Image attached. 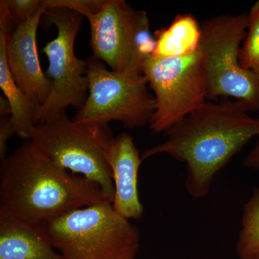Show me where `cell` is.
Instances as JSON below:
<instances>
[{"instance_id": "obj_1", "label": "cell", "mask_w": 259, "mask_h": 259, "mask_svg": "<svg viewBox=\"0 0 259 259\" xmlns=\"http://www.w3.org/2000/svg\"><path fill=\"white\" fill-rule=\"evenodd\" d=\"M245 102H208L166 133L161 144L145 150L143 161L166 154L187 166L185 187L196 199L209 194L216 175L254 138L259 118Z\"/></svg>"}, {"instance_id": "obj_2", "label": "cell", "mask_w": 259, "mask_h": 259, "mask_svg": "<svg viewBox=\"0 0 259 259\" xmlns=\"http://www.w3.org/2000/svg\"><path fill=\"white\" fill-rule=\"evenodd\" d=\"M105 200L100 186L57 166L30 141L2 161L0 212L23 222L42 224Z\"/></svg>"}, {"instance_id": "obj_3", "label": "cell", "mask_w": 259, "mask_h": 259, "mask_svg": "<svg viewBox=\"0 0 259 259\" xmlns=\"http://www.w3.org/2000/svg\"><path fill=\"white\" fill-rule=\"evenodd\" d=\"M42 225L65 259H135L139 250V228L116 212L107 200Z\"/></svg>"}, {"instance_id": "obj_4", "label": "cell", "mask_w": 259, "mask_h": 259, "mask_svg": "<svg viewBox=\"0 0 259 259\" xmlns=\"http://www.w3.org/2000/svg\"><path fill=\"white\" fill-rule=\"evenodd\" d=\"M114 140L109 125L75 122L66 113L37 124L29 141L57 166L97 184L112 203L115 187L107 153Z\"/></svg>"}, {"instance_id": "obj_5", "label": "cell", "mask_w": 259, "mask_h": 259, "mask_svg": "<svg viewBox=\"0 0 259 259\" xmlns=\"http://www.w3.org/2000/svg\"><path fill=\"white\" fill-rule=\"evenodd\" d=\"M248 27V15H221L201 24L199 49L203 56L207 98L232 97L259 110V81L242 66L240 52Z\"/></svg>"}, {"instance_id": "obj_6", "label": "cell", "mask_w": 259, "mask_h": 259, "mask_svg": "<svg viewBox=\"0 0 259 259\" xmlns=\"http://www.w3.org/2000/svg\"><path fill=\"white\" fill-rule=\"evenodd\" d=\"M87 77L88 98L73 120L100 125L119 121L128 128L149 125L156 102L144 74L108 70L93 57L88 61Z\"/></svg>"}, {"instance_id": "obj_7", "label": "cell", "mask_w": 259, "mask_h": 259, "mask_svg": "<svg viewBox=\"0 0 259 259\" xmlns=\"http://www.w3.org/2000/svg\"><path fill=\"white\" fill-rule=\"evenodd\" d=\"M143 74L156 102L149 124L154 134H166L208 100L205 65L200 49L183 57L151 56L145 63Z\"/></svg>"}, {"instance_id": "obj_8", "label": "cell", "mask_w": 259, "mask_h": 259, "mask_svg": "<svg viewBox=\"0 0 259 259\" xmlns=\"http://www.w3.org/2000/svg\"><path fill=\"white\" fill-rule=\"evenodd\" d=\"M44 20L54 25L57 35L42 48L47 56V77L52 90L47 102L38 110L37 124L49 122L66 114L69 107L79 109L88 96V61L79 59L74 51L83 16L66 8L46 10Z\"/></svg>"}, {"instance_id": "obj_9", "label": "cell", "mask_w": 259, "mask_h": 259, "mask_svg": "<svg viewBox=\"0 0 259 259\" xmlns=\"http://www.w3.org/2000/svg\"><path fill=\"white\" fill-rule=\"evenodd\" d=\"M44 13L42 10L18 25L8 38L6 49L13 79L38 109L47 102L52 90V82L42 72L37 53V28Z\"/></svg>"}, {"instance_id": "obj_10", "label": "cell", "mask_w": 259, "mask_h": 259, "mask_svg": "<svg viewBox=\"0 0 259 259\" xmlns=\"http://www.w3.org/2000/svg\"><path fill=\"white\" fill-rule=\"evenodd\" d=\"M135 10L123 0H105L88 18L93 58L122 72Z\"/></svg>"}, {"instance_id": "obj_11", "label": "cell", "mask_w": 259, "mask_h": 259, "mask_svg": "<svg viewBox=\"0 0 259 259\" xmlns=\"http://www.w3.org/2000/svg\"><path fill=\"white\" fill-rule=\"evenodd\" d=\"M107 161L115 187L112 207L125 219H141L144 208L139 197L138 178L143 160L131 135L122 133L115 138Z\"/></svg>"}, {"instance_id": "obj_12", "label": "cell", "mask_w": 259, "mask_h": 259, "mask_svg": "<svg viewBox=\"0 0 259 259\" xmlns=\"http://www.w3.org/2000/svg\"><path fill=\"white\" fill-rule=\"evenodd\" d=\"M0 259H65L51 244L42 224L0 212Z\"/></svg>"}, {"instance_id": "obj_13", "label": "cell", "mask_w": 259, "mask_h": 259, "mask_svg": "<svg viewBox=\"0 0 259 259\" xmlns=\"http://www.w3.org/2000/svg\"><path fill=\"white\" fill-rule=\"evenodd\" d=\"M10 35L0 30V88L12 109L10 116L15 134L23 139H30L37 125L39 109L20 90L10 73L7 62V44Z\"/></svg>"}, {"instance_id": "obj_14", "label": "cell", "mask_w": 259, "mask_h": 259, "mask_svg": "<svg viewBox=\"0 0 259 259\" xmlns=\"http://www.w3.org/2000/svg\"><path fill=\"white\" fill-rule=\"evenodd\" d=\"M201 37V25L194 15H177L167 28L156 32L153 56L180 58L191 55L199 50Z\"/></svg>"}, {"instance_id": "obj_15", "label": "cell", "mask_w": 259, "mask_h": 259, "mask_svg": "<svg viewBox=\"0 0 259 259\" xmlns=\"http://www.w3.org/2000/svg\"><path fill=\"white\" fill-rule=\"evenodd\" d=\"M156 37L151 35L147 13L135 10L122 72L143 74L146 61L153 56Z\"/></svg>"}, {"instance_id": "obj_16", "label": "cell", "mask_w": 259, "mask_h": 259, "mask_svg": "<svg viewBox=\"0 0 259 259\" xmlns=\"http://www.w3.org/2000/svg\"><path fill=\"white\" fill-rule=\"evenodd\" d=\"M236 251L239 259H259V188L257 187L243 205Z\"/></svg>"}, {"instance_id": "obj_17", "label": "cell", "mask_w": 259, "mask_h": 259, "mask_svg": "<svg viewBox=\"0 0 259 259\" xmlns=\"http://www.w3.org/2000/svg\"><path fill=\"white\" fill-rule=\"evenodd\" d=\"M248 15V30L240 52V61L242 66L251 71L259 81V0Z\"/></svg>"}, {"instance_id": "obj_18", "label": "cell", "mask_w": 259, "mask_h": 259, "mask_svg": "<svg viewBox=\"0 0 259 259\" xmlns=\"http://www.w3.org/2000/svg\"><path fill=\"white\" fill-rule=\"evenodd\" d=\"M16 28L42 10H47L44 0H3Z\"/></svg>"}, {"instance_id": "obj_19", "label": "cell", "mask_w": 259, "mask_h": 259, "mask_svg": "<svg viewBox=\"0 0 259 259\" xmlns=\"http://www.w3.org/2000/svg\"><path fill=\"white\" fill-rule=\"evenodd\" d=\"M105 0H44L46 8H66L88 18L97 13Z\"/></svg>"}, {"instance_id": "obj_20", "label": "cell", "mask_w": 259, "mask_h": 259, "mask_svg": "<svg viewBox=\"0 0 259 259\" xmlns=\"http://www.w3.org/2000/svg\"><path fill=\"white\" fill-rule=\"evenodd\" d=\"M14 134L15 131L11 118L2 119L0 122V158L2 161L7 157V143Z\"/></svg>"}, {"instance_id": "obj_21", "label": "cell", "mask_w": 259, "mask_h": 259, "mask_svg": "<svg viewBox=\"0 0 259 259\" xmlns=\"http://www.w3.org/2000/svg\"><path fill=\"white\" fill-rule=\"evenodd\" d=\"M243 166L248 168L259 170V141L254 148L245 156Z\"/></svg>"}, {"instance_id": "obj_22", "label": "cell", "mask_w": 259, "mask_h": 259, "mask_svg": "<svg viewBox=\"0 0 259 259\" xmlns=\"http://www.w3.org/2000/svg\"><path fill=\"white\" fill-rule=\"evenodd\" d=\"M0 115L3 117L12 115V109L5 97L0 96Z\"/></svg>"}]
</instances>
